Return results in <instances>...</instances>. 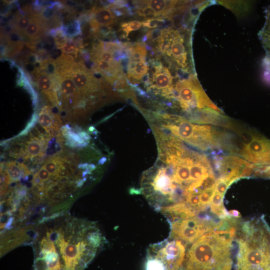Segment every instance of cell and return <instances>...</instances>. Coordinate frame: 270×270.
Here are the masks:
<instances>
[{
	"label": "cell",
	"mask_w": 270,
	"mask_h": 270,
	"mask_svg": "<svg viewBox=\"0 0 270 270\" xmlns=\"http://www.w3.org/2000/svg\"><path fill=\"white\" fill-rule=\"evenodd\" d=\"M234 270H270V230L264 222L238 224Z\"/></svg>",
	"instance_id": "7a4b0ae2"
},
{
	"label": "cell",
	"mask_w": 270,
	"mask_h": 270,
	"mask_svg": "<svg viewBox=\"0 0 270 270\" xmlns=\"http://www.w3.org/2000/svg\"><path fill=\"white\" fill-rule=\"evenodd\" d=\"M54 10L52 6H49L45 10L42 14V17L45 19H50L54 15Z\"/></svg>",
	"instance_id": "836d02e7"
},
{
	"label": "cell",
	"mask_w": 270,
	"mask_h": 270,
	"mask_svg": "<svg viewBox=\"0 0 270 270\" xmlns=\"http://www.w3.org/2000/svg\"><path fill=\"white\" fill-rule=\"evenodd\" d=\"M172 119V124L164 126L175 136L202 151L220 149L219 129L194 124L180 116Z\"/></svg>",
	"instance_id": "3957f363"
},
{
	"label": "cell",
	"mask_w": 270,
	"mask_h": 270,
	"mask_svg": "<svg viewBox=\"0 0 270 270\" xmlns=\"http://www.w3.org/2000/svg\"><path fill=\"white\" fill-rule=\"evenodd\" d=\"M142 22L138 20H133L128 22H123L121 24V28L128 36L129 34L134 31L140 30L142 26Z\"/></svg>",
	"instance_id": "d4e9b609"
},
{
	"label": "cell",
	"mask_w": 270,
	"mask_h": 270,
	"mask_svg": "<svg viewBox=\"0 0 270 270\" xmlns=\"http://www.w3.org/2000/svg\"><path fill=\"white\" fill-rule=\"evenodd\" d=\"M25 166L16 162H10L7 165V172L12 180H18L21 178L23 170H26Z\"/></svg>",
	"instance_id": "ffe728a7"
},
{
	"label": "cell",
	"mask_w": 270,
	"mask_h": 270,
	"mask_svg": "<svg viewBox=\"0 0 270 270\" xmlns=\"http://www.w3.org/2000/svg\"><path fill=\"white\" fill-rule=\"evenodd\" d=\"M42 33V28L38 20L32 18V22L26 30L24 35L30 38L35 40Z\"/></svg>",
	"instance_id": "7402d4cb"
},
{
	"label": "cell",
	"mask_w": 270,
	"mask_h": 270,
	"mask_svg": "<svg viewBox=\"0 0 270 270\" xmlns=\"http://www.w3.org/2000/svg\"><path fill=\"white\" fill-rule=\"evenodd\" d=\"M155 72L150 87L162 92L173 88V77L168 68L162 66L161 64L155 66Z\"/></svg>",
	"instance_id": "8fae6325"
},
{
	"label": "cell",
	"mask_w": 270,
	"mask_h": 270,
	"mask_svg": "<svg viewBox=\"0 0 270 270\" xmlns=\"http://www.w3.org/2000/svg\"><path fill=\"white\" fill-rule=\"evenodd\" d=\"M148 69L146 60L139 61L130 60L128 66V76L130 78L140 80L147 74Z\"/></svg>",
	"instance_id": "2e32d148"
},
{
	"label": "cell",
	"mask_w": 270,
	"mask_h": 270,
	"mask_svg": "<svg viewBox=\"0 0 270 270\" xmlns=\"http://www.w3.org/2000/svg\"><path fill=\"white\" fill-rule=\"evenodd\" d=\"M262 67L264 80L268 85L270 86V58L266 56L264 59Z\"/></svg>",
	"instance_id": "f1b7e54d"
},
{
	"label": "cell",
	"mask_w": 270,
	"mask_h": 270,
	"mask_svg": "<svg viewBox=\"0 0 270 270\" xmlns=\"http://www.w3.org/2000/svg\"><path fill=\"white\" fill-rule=\"evenodd\" d=\"M148 256L158 260L166 270H180L186 258V248L182 241L172 238L152 245Z\"/></svg>",
	"instance_id": "52a82bcc"
},
{
	"label": "cell",
	"mask_w": 270,
	"mask_h": 270,
	"mask_svg": "<svg viewBox=\"0 0 270 270\" xmlns=\"http://www.w3.org/2000/svg\"><path fill=\"white\" fill-rule=\"evenodd\" d=\"M237 225L208 232L194 243L180 270H232Z\"/></svg>",
	"instance_id": "6da1fadb"
},
{
	"label": "cell",
	"mask_w": 270,
	"mask_h": 270,
	"mask_svg": "<svg viewBox=\"0 0 270 270\" xmlns=\"http://www.w3.org/2000/svg\"><path fill=\"white\" fill-rule=\"evenodd\" d=\"M32 20V18L26 16H22L18 18L16 26L17 32L21 35L24 34Z\"/></svg>",
	"instance_id": "484cf974"
},
{
	"label": "cell",
	"mask_w": 270,
	"mask_h": 270,
	"mask_svg": "<svg viewBox=\"0 0 270 270\" xmlns=\"http://www.w3.org/2000/svg\"><path fill=\"white\" fill-rule=\"evenodd\" d=\"M168 34L170 44L166 54L174 60L180 70L186 74H191L188 53L184 36L178 30H168Z\"/></svg>",
	"instance_id": "ba28073f"
},
{
	"label": "cell",
	"mask_w": 270,
	"mask_h": 270,
	"mask_svg": "<svg viewBox=\"0 0 270 270\" xmlns=\"http://www.w3.org/2000/svg\"><path fill=\"white\" fill-rule=\"evenodd\" d=\"M166 20L161 18H151L144 21L142 24L145 28H155L163 26Z\"/></svg>",
	"instance_id": "83f0119b"
},
{
	"label": "cell",
	"mask_w": 270,
	"mask_h": 270,
	"mask_svg": "<svg viewBox=\"0 0 270 270\" xmlns=\"http://www.w3.org/2000/svg\"><path fill=\"white\" fill-rule=\"evenodd\" d=\"M62 166V162L61 158H50L46 161L44 168L50 174L55 176L58 175Z\"/></svg>",
	"instance_id": "44dd1931"
},
{
	"label": "cell",
	"mask_w": 270,
	"mask_h": 270,
	"mask_svg": "<svg viewBox=\"0 0 270 270\" xmlns=\"http://www.w3.org/2000/svg\"><path fill=\"white\" fill-rule=\"evenodd\" d=\"M52 77L46 72H41L38 77V86L50 101L55 104H58V97Z\"/></svg>",
	"instance_id": "4fadbf2b"
},
{
	"label": "cell",
	"mask_w": 270,
	"mask_h": 270,
	"mask_svg": "<svg viewBox=\"0 0 270 270\" xmlns=\"http://www.w3.org/2000/svg\"><path fill=\"white\" fill-rule=\"evenodd\" d=\"M26 68L28 71L30 72H32L34 71V70H36L34 65L29 62L26 64Z\"/></svg>",
	"instance_id": "d590c367"
},
{
	"label": "cell",
	"mask_w": 270,
	"mask_h": 270,
	"mask_svg": "<svg viewBox=\"0 0 270 270\" xmlns=\"http://www.w3.org/2000/svg\"><path fill=\"white\" fill-rule=\"evenodd\" d=\"M166 30H154L149 32L146 36L147 40H159L164 35Z\"/></svg>",
	"instance_id": "4dcf8cb0"
},
{
	"label": "cell",
	"mask_w": 270,
	"mask_h": 270,
	"mask_svg": "<svg viewBox=\"0 0 270 270\" xmlns=\"http://www.w3.org/2000/svg\"><path fill=\"white\" fill-rule=\"evenodd\" d=\"M138 13L140 16L144 18L150 16L156 17L155 12L148 4L143 8H140L138 9Z\"/></svg>",
	"instance_id": "1f68e13d"
},
{
	"label": "cell",
	"mask_w": 270,
	"mask_h": 270,
	"mask_svg": "<svg viewBox=\"0 0 270 270\" xmlns=\"http://www.w3.org/2000/svg\"><path fill=\"white\" fill-rule=\"evenodd\" d=\"M62 74H68L70 77L81 95L90 92L96 88L95 80L84 69L72 68Z\"/></svg>",
	"instance_id": "9c48e42d"
},
{
	"label": "cell",
	"mask_w": 270,
	"mask_h": 270,
	"mask_svg": "<svg viewBox=\"0 0 270 270\" xmlns=\"http://www.w3.org/2000/svg\"><path fill=\"white\" fill-rule=\"evenodd\" d=\"M28 60L29 63L34 64L38 62V56L34 54H31L28 57Z\"/></svg>",
	"instance_id": "e575fe53"
},
{
	"label": "cell",
	"mask_w": 270,
	"mask_h": 270,
	"mask_svg": "<svg viewBox=\"0 0 270 270\" xmlns=\"http://www.w3.org/2000/svg\"><path fill=\"white\" fill-rule=\"evenodd\" d=\"M46 263L49 270H60V264L58 254L54 251L44 254Z\"/></svg>",
	"instance_id": "603a6c76"
},
{
	"label": "cell",
	"mask_w": 270,
	"mask_h": 270,
	"mask_svg": "<svg viewBox=\"0 0 270 270\" xmlns=\"http://www.w3.org/2000/svg\"><path fill=\"white\" fill-rule=\"evenodd\" d=\"M44 143L37 138L29 142L26 146V154L28 158H36L42 155Z\"/></svg>",
	"instance_id": "ac0fdd59"
},
{
	"label": "cell",
	"mask_w": 270,
	"mask_h": 270,
	"mask_svg": "<svg viewBox=\"0 0 270 270\" xmlns=\"http://www.w3.org/2000/svg\"><path fill=\"white\" fill-rule=\"evenodd\" d=\"M265 14V23L258 35L262 46L266 51V56L270 58V6L266 10Z\"/></svg>",
	"instance_id": "e0dca14e"
},
{
	"label": "cell",
	"mask_w": 270,
	"mask_h": 270,
	"mask_svg": "<svg viewBox=\"0 0 270 270\" xmlns=\"http://www.w3.org/2000/svg\"><path fill=\"white\" fill-rule=\"evenodd\" d=\"M62 31L66 36L74 37L81 33V28L80 22L75 21L68 26L62 28Z\"/></svg>",
	"instance_id": "cb8c5ba5"
},
{
	"label": "cell",
	"mask_w": 270,
	"mask_h": 270,
	"mask_svg": "<svg viewBox=\"0 0 270 270\" xmlns=\"http://www.w3.org/2000/svg\"><path fill=\"white\" fill-rule=\"evenodd\" d=\"M59 78L58 84L63 98L66 102L74 106L80 95L77 87L68 75L62 74Z\"/></svg>",
	"instance_id": "7c38bea8"
},
{
	"label": "cell",
	"mask_w": 270,
	"mask_h": 270,
	"mask_svg": "<svg viewBox=\"0 0 270 270\" xmlns=\"http://www.w3.org/2000/svg\"><path fill=\"white\" fill-rule=\"evenodd\" d=\"M116 17L108 8H102L96 10L93 14V18L90 22V24L93 30H98L100 26H108L114 24Z\"/></svg>",
	"instance_id": "5bb4252c"
},
{
	"label": "cell",
	"mask_w": 270,
	"mask_h": 270,
	"mask_svg": "<svg viewBox=\"0 0 270 270\" xmlns=\"http://www.w3.org/2000/svg\"><path fill=\"white\" fill-rule=\"evenodd\" d=\"M174 89L180 107L187 112L210 108L223 114L209 98L195 74L178 81Z\"/></svg>",
	"instance_id": "5b68a950"
},
{
	"label": "cell",
	"mask_w": 270,
	"mask_h": 270,
	"mask_svg": "<svg viewBox=\"0 0 270 270\" xmlns=\"http://www.w3.org/2000/svg\"><path fill=\"white\" fill-rule=\"evenodd\" d=\"M146 270H166L164 265L158 260L148 256L146 264Z\"/></svg>",
	"instance_id": "4316f807"
},
{
	"label": "cell",
	"mask_w": 270,
	"mask_h": 270,
	"mask_svg": "<svg viewBox=\"0 0 270 270\" xmlns=\"http://www.w3.org/2000/svg\"><path fill=\"white\" fill-rule=\"evenodd\" d=\"M221 221L216 222L208 218L176 220L171 224V238L193 244L205 234L219 229Z\"/></svg>",
	"instance_id": "8992f818"
},
{
	"label": "cell",
	"mask_w": 270,
	"mask_h": 270,
	"mask_svg": "<svg viewBox=\"0 0 270 270\" xmlns=\"http://www.w3.org/2000/svg\"><path fill=\"white\" fill-rule=\"evenodd\" d=\"M50 178V173L43 167L38 171L37 175L38 180L42 181H46Z\"/></svg>",
	"instance_id": "d6a6232c"
},
{
	"label": "cell",
	"mask_w": 270,
	"mask_h": 270,
	"mask_svg": "<svg viewBox=\"0 0 270 270\" xmlns=\"http://www.w3.org/2000/svg\"><path fill=\"white\" fill-rule=\"evenodd\" d=\"M62 52L66 54H76L78 49L75 43L72 40H66V42L60 48Z\"/></svg>",
	"instance_id": "f546056e"
},
{
	"label": "cell",
	"mask_w": 270,
	"mask_h": 270,
	"mask_svg": "<svg viewBox=\"0 0 270 270\" xmlns=\"http://www.w3.org/2000/svg\"><path fill=\"white\" fill-rule=\"evenodd\" d=\"M160 211L170 218L172 222L193 218L196 216L198 214L184 202L162 208Z\"/></svg>",
	"instance_id": "30bf717a"
},
{
	"label": "cell",
	"mask_w": 270,
	"mask_h": 270,
	"mask_svg": "<svg viewBox=\"0 0 270 270\" xmlns=\"http://www.w3.org/2000/svg\"><path fill=\"white\" fill-rule=\"evenodd\" d=\"M232 154L258 166H270V140L242 126L236 132Z\"/></svg>",
	"instance_id": "277c9868"
},
{
	"label": "cell",
	"mask_w": 270,
	"mask_h": 270,
	"mask_svg": "<svg viewBox=\"0 0 270 270\" xmlns=\"http://www.w3.org/2000/svg\"><path fill=\"white\" fill-rule=\"evenodd\" d=\"M130 60L133 61H139L146 60V48L141 44L132 46L127 50Z\"/></svg>",
	"instance_id": "d6986e66"
},
{
	"label": "cell",
	"mask_w": 270,
	"mask_h": 270,
	"mask_svg": "<svg viewBox=\"0 0 270 270\" xmlns=\"http://www.w3.org/2000/svg\"><path fill=\"white\" fill-rule=\"evenodd\" d=\"M58 120L48 107L44 108L38 116L40 124L48 133L58 130Z\"/></svg>",
	"instance_id": "9a60e30c"
}]
</instances>
